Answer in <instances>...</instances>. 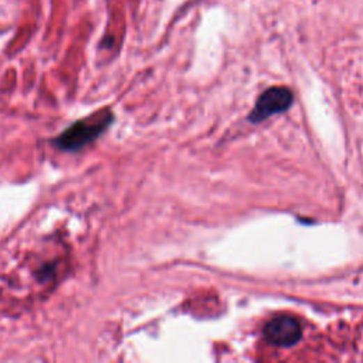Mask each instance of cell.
<instances>
[{
    "label": "cell",
    "instance_id": "1",
    "mask_svg": "<svg viewBox=\"0 0 363 363\" xmlns=\"http://www.w3.org/2000/svg\"><path fill=\"white\" fill-rule=\"evenodd\" d=\"M114 114L109 109H100L83 119H78L61 132L54 145L64 152H78L97 141L112 124Z\"/></svg>",
    "mask_w": 363,
    "mask_h": 363
},
{
    "label": "cell",
    "instance_id": "2",
    "mask_svg": "<svg viewBox=\"0 0 363 363\" xmlns=\"http://www.w3.org/2000/svg\"><path fill=\"white\" fill-rule=\"evenodd\" d=\"M293 104V93L284 87H272L267 90L257 101L256 108L253 109L250 119L253 123H260V121L286 111Z\"/></svg>",
    "mask_w": 363,
    "mask_h": 363
},
{
    "label": "cell",
    "instance_id": "3",
    "mask_svg": "<svg viewBox=\"0 0 363 363\" xmlns=\"http://www.w3.org/2000/svg\"><path fill=\"white\" fill-rule=\"evenodd\" d=\"M265 339L277 346H291L301 338V327L298 320L288 316H281L270 320L264 330Z\"/></svg>",
    "mask_w": 363,
    "mask_h": 363
},
{
    "label": "cell",
    "instance_id": "4",
    "mask_svg": "<svg viewBox=\"0 0 363 363\" xmlns=\"http://www.w3.org/2000/svg\"><path fill=\"white\" fill-rule=\"evenodd\" d=\"M37 278L40 281H49L56 275V265L54 264H46L36 272Z\"/></svg>",
    "mask_w": 363,
    "mask_h": 363
}]
</instances>
